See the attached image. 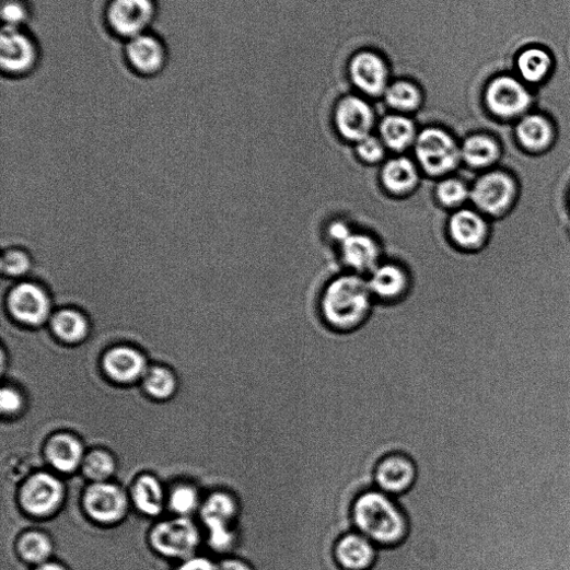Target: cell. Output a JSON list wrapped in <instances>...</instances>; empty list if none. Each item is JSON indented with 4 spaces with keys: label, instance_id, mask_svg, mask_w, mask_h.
I'll return each instance as SVG.
<instances>
[{
    "label": "cell",
    "instance_id": "15",
    "mask_svg": "<svg viewBox=\"0 0 570 570\" xmlns=\"http://www.w3.org/2000/svg\"><path fill=\"white\" fill-rule=\"evenodd\" d=\"M85 505L94 520L113 523L124 516L126 498L121 490L113 485L96 484L88 490Z\"/></svg>",
    "mask_w": 570,
    "mask_h": 570
},
{
    "label": "cell",
    "instance_id": "40",
    "mask_svg": "<svg viewBox=\"0 0 570 570\" xmlns=\"http://www.w3.org/2000/svg\"><path fill=\"white\" fill-rule=\"evenodd\" d=\"M178 570H218V567L207 558L194 557L186 559Z\"/></svg>",
    "mask_w": 570,
    "mask_h": 570
},
{
    "label": "cell",
    "instance_id": "8",
    "mask_svg": "<svg viewBox=\"0 0 570 570\" xmlns=\"http://www.w3.org/2000/svg\"><path fill=\"white\" fill-rule=\"evenodd\" d=\"M39 56V47L25 27L3 26L0 33V69L4 75L9 78L30 75L36 70Z\"/></svg>",
    "mask_w": 570,
    "mask_h": 570
},
{
    "label": "cell",
    "instance_id": "44",
    "mask_svg": "<svg viewBox=\"0 0 570 570\" xmlns=\"http://www.w3.org/2000/svg\"><path fill=\"white\" fill-rule=\"evenodd\" d=\"M271 367H272V360H271ZM270 367V372H271ZM270 372H269V379H270ZM269 379H268V386H269ZM268 386H267V393H268ZM266 400H267V394H266ZM265 408H266V402H265ZM264 418H265V410H264ZM263 428H264V421H263ZM261 440H263V432H261Z\"/></svg>",
    "mask_w": 570,
    "mask_h": 570
},
{
    "label": "cell",
    "instance_id": "21",
    "mask_svg": "<svg viewBox=\"0 0 570 570\" xmlns=\"http://www.w3.org/2000/svg\"><path fill=\"white\" fill-rule=\"evenodd\" d=\"M383 103L389 112L415 116L424 105L422 89L408 79L393 80Z\"/></svg>",
    "mask_w": 570,
    "mask_h": 570
},
{
    "label": "cell",
    "instance_id": "2",
    "mask_svg": "<svg viewBox=\"0 0 570 570\" xmlns=\"http://www.w3.org/2000/svg\"><path fill=\"white\" fill-rule=\"evenodd\" d=\"M371 289L358 276H342L334 280L323 296V313L334 328L346 331L361 324L371 304Z\"/></svg>",
    "mask_w": 570,
    "mask_h": 570
},
{
    "label": "cell",
    "instance_id": "32",
    "mask_svg": "<svg viewBox=\"0 0 570 570\" xmlns=\"http://www.w3.org/2000/svg\"><path fill=\"white\" fill-rule=\"evenodd\" d=\"M50 551L51 545L49 540L40 534H28L20 543L22 557L33 563H39L46 560Z\"/></svg>",
    "mask_w": 570,
    "mask_h": 570
},
{
    "label": "cell",
    "instance_id": "16",
    "mask_svg": "<svg viewBox=\"0 0 570 570\" xmlns=\"http://www.w3.org/2000/svg\"><path fill=\"white\" fill-rule=\"evenodd\" d=\"M61 498V484L47 474H39L31 478L22 493L25 509L35 515L51 513L59 504Z\"/></svg>",
    "mask_w": 570,
    "mask_h": 570
},
{
    "label": "cell",
    "instance_id": "36",
    "mask_svg": "<svg viewBox=\"0 0 570 570\" xmlns=\"http://www.w3.org/2000/svg\"><path fill=\"white\" fill-rule=\"evenodd\" d=\"M31 268V261L26 253L20 249H11L2 259V270L11 277L25 275Z\"/></svg>",
    "mask_w": 570,
    "mask_h": 570
},
{
    "label": "cell",
    "instance_id": "7",
    "mask_svg": "<svg viewBox=\"0 0 570 570\" xmlns=\"http://www.w3.org/2000/svg\"><path fill=\"white\" fill-rule=\"evenodd\" d=\"M156 16V0H108L105 9L108 30L125 42L149 33Z\"/></svg>",
    "mask_w": 570,
    "mask_h": 570
},
{
    "label": "cell",
    "instance_id": "12",
    "mask_svg": "<svg viewBox=\"0 0 570 570\" xmlns=\"http://www.w3.org/2000/svg\"><path fill=\"white\" fill-rule=\"evenodd\" d=\"M236 513L237 505L229 495L216 493L207 501L202 516L210 530V543L214 549L228 550L234 546L236 536L230 525Z\"/></svg>",
    "mask_w": 570,
    "mask_h": 570
},
{
    "label": "cell",
    "instance_id": "31",
    "mask_svg": "<svg viewBox=\"0 0 570 570\" xmlns=\"http://www.w3.org/2000/svg\"><path fill=\"white\" fill-rule=\"evenodd\" d=\"M435 194L439 202L447 208H457L470 197L465 182L455 177L442 179L437 186Z\"/></svg>",
    "mask_w": 570,
    "mask_h": 570
},
{
    "label": "cell",
    "instance_id": "20",
    "mask_svg": "<svg viewBox=\"0 0 570 570\" xmlns=\"http://www.w3.org/2000/svg\"><path fill=\"white\" fill-rule=\"evenodd\" d=\"M380 139L386 148L403 152L415 146L418 137V125L410 115L388 112L377 123Z\"/></svg>",
    "mask_w": 570,
    "mask_h": 570
},
{
    "label": "cell",
    "instance_id": "42",
    "mask_svg": "<svg viewBox=\"0 0 570 570\" xmlns=\"http://www.w3.org/2000/svg\"><path fill=\"white\" fill-rule=\"evenodd\" d=\"M218 570H255L252 566L241 558H231L222 561Z\"/></svg>",
    "mask_w": 570,
    "mask_h": 570
},
{
    "label": "cell",
    "instance_id": "43",
    "mask_svg": "<svg viewBox=\"0 0 570 570\" xmlns=\"http://www.w3.org/2000/svg\"><path fill=\"white\" fill-rule=\"evenodd\" d=\"M35 570H68L67 568L53 562L42 563Z\"/></svg>",
    "mask_w": 570,
    "mask_h": 570
},
{
    "label": "cell",
    "instance_id": "3",
    "mask_svg": "<svg viewBox=\"0 0 570 570\" xmlns=\"http://www.w3.org/2000/svg\"><path fill=\"white\" fill-rule=\"evenodd\" d=\"M414 147L420 166L433 176L454 171L462 159L456 139L441 125H427L422 128Z\"/></svg>",
    "mask_w": 570,
    "mask_h": 570
},
{
    "label": "cell",
    "instance_id": "45",
    "mask_svg": "<svg viewBox=\"0 0 570 570\" xmlns=\"http://www.w3.org/2000/svg\"><path fill=\"white\" fill-rule=\"evenodd\" d=\"M569 201H570V199H569Z\"/></svg>",
    "mask_w": 570,
    "mask_h": 570
},
{
    "label": "cell",
    "instance_id": "18",
    "mask_svg": "<svg viewBox=\"0 0 570 570\" xmlns=\"http://www.w3.org/2000/svg\"><path fill=\"white\" fill-rule=\"evenodd\" d=\"M335 552L338 563L345 570H370L376 560L377 547L353 531L338 540Z\"/></svg>",
    "mask_w": 570,
    "mask_h": 570
},
{
    "label": "cell",
    "instance_id": "11",
    "mask_svg": "<svg viewBox=\"0 0 570 570\" xmlns=\"http://www.w3.org/2000/svg\"><path fill=\"white\" fill-rule=\"evenodd\" d=\"M417 478L416 462L402 452L392 453L380 460L374 469V487L393 497L407 493Z\"/></svg>",
    "mask_w": 570,
    "mask_h": 570
},
{
    "label": "cell",
    "instance_id": "1",
    "mask_svg": "<svg viewBox=\"0 0 570 570\" xmlns=\"http://www.w3.org/2000/svg\"><path fill=\"white\" fill-rule=\"evenodd\" d=\"M352 521L354 530L380 548L398 546L409 534V520L396 497L375 487L357 497Z\"/></svg>",
    "mask_w": 570,
    "mask_h": 570
},
{
    "label": "cell",
    "instance_id": "28",
    "mask_svg": "<svg viewBox=\"0 0 570 570\" xmlns=\"http://www.w3.org/2000/svg\"><path fill=\"white\" fill-rule=\"evenodd\" d=\"M407 286V277L402 268L384 265L373 270L369 287L371 292L382 298H395L402 294Z\"/></svg>",
    "mask_w": 570,
    "mask_h": 570
},
{
    "label": "cell",
    "instance_id": "38",
    "mask_svg": "<svg viewBox=\"0 0 570 570\" xmlns=\"http://www.w3.org/2000/svg\"><path fill=\"white\" fill-rule=\"evenodd\" d=\"M198 497L193 488L181 487L177 488L171 499L173 510L178 514L191 513L197 505Z\"/></svg>",
    "mask_w": 570,
    "mask_h": 570
},
{
    "label": "cell",
    "instance_id": "24",
    "mask_svg": "<svg viewBox=\"0 0 570 570\" xmlns=\"http://www.w3.org/2000/svg\"><path fill=\"white\" fill-rule=\"evenodd\" d=\"M106 372L117 382L130 383L143 374L144 358L131 348H116L109 351L104 360Z\"/></svg>",
    "mask_w": 570,
    "mask_h": 570
},
{
    "label": "cell",
    "instance_id": "41",
    "mask_svg": "<svg viewBox=\"0 0 570 570\" xmlns=\"http://www.w3.org/2000/svg\"><path fill=\"white\" fill-rule=\"evenodd\" d=\"M330 236L338 241L340 244L344 243L351 234L350 228L341 221L331 223L329 229Z\"/></svg>",
    "mask_w": 570,
    "mask_h": 570
},
{
    "label": "cell",
    "instance_id": "30",
    "mask_svg": "<svg viewBox=\"0 0 570 570\" xmlns=\"http://www.w3.org/2000/svg\"><path fill=\"white\" fill-rule=\"evenodd\" d=\"M133 497L141 512L152 516L160 514L163 493L160 484L154 478L142 477L136 485Z\"/></svg>",
    "mask_w": 570,
    "mask_h": 570
},
{
    "label": "cell",
    "instance_id": "37",
    "mask_svg": "<svg viewBox=\"0 0 570 570\" xmlns=\"http://www.w3.org/2000/svg\"><path fill=\"white\" fill-rule=\"evenodd\" d=\"M358 155L367 163H377L385 156L386 146L376 137L370 136L357 143Z\"/></svg>",
    "mask_w": 570,
    "mask_h": 570
},
{
    "label": "cell",
    "instance_id": "10",
    "mask_svg": "<svg viewBox=\"0 0 570 570\" xmlns=\"http://www.w3.org/2000/svg\"><path fill=\"white\" fill-rule=\"evenodd\" d=\"M124 57L136 74L150 79L165 70L168 53L164 42L149 32L126 40Z\"/></svg>",
    "mask_w": 570,
    "mask_h": 570
},
{
    "label": "cell",
    "instance_id": "13",
    "mask_svg": "<svg viewBox=\"0 0 570 570\" xmlns=\"http://www.w3.org/2000/svg\"><path fill=\"white\" fill-rule=\"evenodd\" d=\"M152 543L164 556L185 558L194 554L199 534L191 522L175 520L159 525L153 533Z\"/></svg>",
    "mask_w": 570,
    "mask_h": 570
},
{
    "label": "cell",
    "instance_id": "5",
    "mask_svg": "<svg viewBox=\"0 0 570 570\" xmlns=\"http://www.w3.org/2000/svg\"><path fill=\"white\" fill-rule=\"evenodd\" d=\"M348 72L356 91L372 102L383 101L394 80L386 57L373 49L356 53L349 61Z\"/></svg>",
    "mask_w": 570,
    "mask_h": 570
},
{
    "label": "cell",
    "instance_id": "34",
    "mask_svg": "<svg viewBox=\"0 0 570 570\" xmlns=\"http://www.w3.org/2000/svg\"><path fill=\"white\" fill-rule=\"evenodd\" d=\"M3 26L24 28L30 20V10L24 0H3Z\"/></svg>",
    "mask_w": 570,
    "mask_h": 570
},
{
    "label": "cell",
    "instance_id": "25",
    "mask_svg": "<svg viewBox=\"0 0 570 570\" xmlns=\"http://www.w3.org/2000/svg\"><path fill=\"white\" fill-rule=\"evenodd\" d=\"M382 179L388 191L404 195L417 186L419 173L414 162L407 158H396L385 164Z\"/></svg>",
    "mask_w": 570,
    "mask_h": 570
},
{
    "label": "cell",
    "instance_id": "22",
    "mask_svg": "<svg viewBox=\"0 0 570 570\" xmlns=\"http://www.w3.org/2000/svg\"><path fill=\"white\" fill-rule=\"evenodd\" d=\"M341 252L345 264L356 271H373L376 268L379 246L367 234L352 233L341 243Z\"/></svg>",
    "mask_w": 570,
    "mask_h": 570
},
{
    "label": "cell",
    "instance_id": "35",
    "mask_svg": "<svg viewBox=\"0 0 570 570\" xmlns=\"http://www.w3.org/2000/svg\"><path fill=\"white\" fill-rule=\"evenodd\" d=\"M84 470L91 479L102 481L114 472V462L107 454L95 452L86 458Z\"/></svg>",
    "mask_w": 570,
    "mask_h": 570
},
{
    "label": "cell",
    "instance_id": "9",
    "mask_svg": "<svg viewBox=\"0 0 570 570\" xmlns=\"http://www.w3.org/2000/svg\"><path fill=\"white\" fill-rule=\"evenodd\" d=\"M484 104L496 118L513 119L526 115L533 104V96L521 80L501 75L487 84Z\"/></svg>",
    "mask_w": 570,
    "mask_h": 570
},
{
    "label": "cell",
    "instance_id": "6",
    "mask_svg": "<svg viewBox=\"0 0 570 570\" xmlns=\"http://www.w3.org/2000/svg\"><path fill=\"white\" fill-rule=\"evenodd\" d=\"M384 108L387 109L383 101L372 102L359 93L344 97L335 110V126L338 136L356 144L372 136L377 112Z\"/></svg>",
    "mask_w": 570,
    "mask_h": 570
},
{
    "label": "cell",
    "instance_id": "4",
    "mask_svg": "<svg viewBox=\"0 0 570 570\" xmlns=\"http://www.w3.org/2000/svg\"><path fill=\"white\" fill-rule=\"evenodd\" d=\"M519 195L515 177L503 170L481 174L474 183L470 199L489 218H500L514 206Z\"/></svg>",
    "mask_w": 570,
    "mask_h": 570
},
{
    "label": "cell",
    "instance_id": "14",
    "mask_svg": "<svg viewBox=\"0 0 570 570\" xmlns=\"http://www.w3.org/2000/svg\"><path fill=\"white\" fill-rule=\"evenodd\" d=\"M9 307L16 321L39 326L46 322L50 304L43 289L32 283H22L11 292Z\"/></svg>",
    "mask_w": 570,
    "mask_h": 570
},
{
    "label": "cell",
    "instance_id": "23",
    "mask_svg": "<svg viewBox=\"0 0 570 570\" xmlns=\"http://www.w3.org/2000/svg\"><path fill=\"white\" fill-rule=\"evenodd\" d=\"M462 159L474 168H486L497 164L501 156L499 141L486 133L468 136L461 147Z\"/></svg>",
    "mask_w": 570,
    "mask_h": 570
},
{
    "label": "cell",
    "instance_id": "33",
    "mask_svg": "<svg viewBox=\"0 0 570 570\" xmlns=\"http://www.w3.org/2000/svg\"><path fill=\"white\" fill-rule=\"evenodd\" d=\"M146 387L155 398H168L175 391V380L166 369L154 368L147 375Z\"/></svg>",
    "mask_w": 570,
    "mask_h": 570
},
{
    "label": "cell",
    "instance_id": "26",
    "mask_svg": "<svg viewBox=\"0 0 570 570\" xmlns=\"http://www.w3.org/2000/svg\"><path fill=\"white\" fill-rule=\"evenodd\" d=\"M82 454L81 443L67 434L57 435L48 443L47 456L60 472L75 470L81 463Z\"/></svg>",
    "mask_w": 570,
    "mask_h": 570
},
{
    "label": "cell",
    "instance_id": "39",
    "mask_svg": "<svg viewBox=\"0 0 570 570\" xmlns=\"http://www.w3.org/2000/svg\"><path fill=\"white\" fill-rule=\"evenodd\" d=\"M0 406H2V410L5 412H15L21 408L22 399L18 393L5 388L2 395H0Z\"/></svg>",
    "mask_w": 570,
    "mask_h": 570
},
{
    "label": "cell",
    "instance_id": "29",
    "mask_svg": "<svg viewBox=\"0 0 570 570\" xmlns=\"http://www.w3.org/2000/svg\"><path fill=\"white\" fill-rule=\"evenodd\" d=\"M53 330L62 341L75 344L82 341L89 331L83 314L74 310L58 312L53 319Z\"/></svg>",
    "mask_w": 570,
    "mask_h": 570
},
{
    "label": "cell",
    "instance_id": "17",
    "mask_svg": "<svg viewBox=\"0 0 570 570\" xmlns=\"http://www.w3.org/2000/svg\"><path fill=\"white\" fill-rule=\"evenodd\" d=\"M515 139L527 152H545L556 139L554 124L542 114H526L515 126Z\"/></svg>",
    "mask_w": 570,
    "mask_h": 570
},
{
    "label": "cell",
    "instance_id": "19",
    "mask_svg": "<svg viewBox=\"0 0 570 570\" xmlns=\"http://www.w3.org/2000/svg\"><path fill=\"white\" fill-rule=\"evenodd\" d=\"M452 240L466 249H479L489 235V223L484 217L470 209L455 212L450 220Z\"/></svg>",
    "mask_w": 570,
    "mask_h": 570
},
{
    "label": "cell",
    "instance_id": "27",
    "mask_svg": "<svg viewBox=\"0 0 570 570\" xmlns=\"http://www.w3.org/2000/svg\"><path fill=\"white\" fill-rule=\"evenodd\" d=\"M517 69L525 82L538 84L549 75L552 69V57L542 47L526 48L517 58Z\"/></svg>",
    "mask_w": 570,
    "mask_h": 570
}]
</instances>
